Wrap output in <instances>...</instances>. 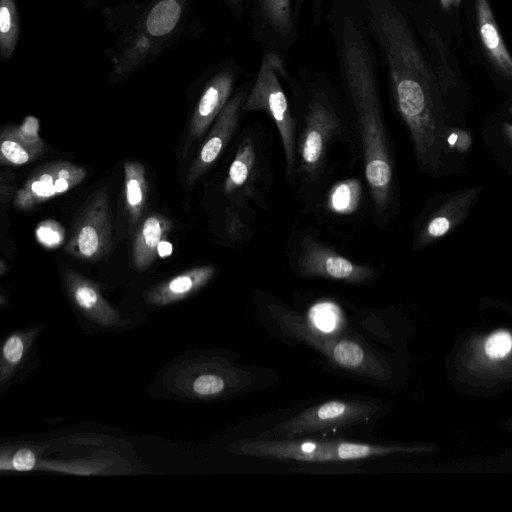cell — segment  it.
<instances>
[{
    "mask_svg": "<svg viewBox=\"0 0 512 512\" xmlns=\"http://www.w3.org/2000/svg\"><path fill=\"white\" fill-rule=\"evenodd\" d=\"M124 174L126 208L131 222L136 223L146 202L145 168L140 162L128 161L124 164Z\"/></svg>",
    "mask_w": 512,
    "mask_h": 512,
    "instance_id": "21",
    "label": "cell"
},
{
    "mask_svg": "<svg viewBox=\"0 0 512 512\" xmlns=\"http://www.w3.org/2000/svg\"><path fill=\"white\" fill-rule=\"evenodd\" d=\"M326 21L342 91L359 133L373 211L381 223L393 199L394 166L380 95L379 59L350 0H332Z\"/></svg>",
    "mask_w": 512,
    "mask_h": 512,
    "instance_id": "1",
    "label": "cell"
},
{
    "mask_svg": "<svg viewBox=\"0 0 512 512\" xmlns=\"http://www.w3.org/2000/svg\"><path fill=\"white\" fill-rule=\"evenodd\" d=\"M307 324L318 332L330 334L340 325L339 308L331 303L315 305L309 312Z\"/></svg>",
    "mask_w": 512,
    "mask_h": 512,
    "instance_id": "25",
    "label": "cell"
},
{
    "mask_svg": "<svg viewBox=\"0 0 512 512\" xmlns=\"http://www.w3.org/2000/svg\"><path fill=\"white\" fill-rule=\"evenodd\" d=\"M85 177V169L74 163H49L34 173L17 192L15 205L21 209H30L73 189Z\"/></svg>",
    "mask_w": 512,
    "mask_h": 512,
    "instance_id": "10",
    "label": "cell"
},
{
    "mask_svg": "<svg viewBox=\"0 0 512 512\" xmlns=\"http://www.w3.org/2000/svg\"><path fill=\"white\" fill-rule=\"evenodd\" d=\"M214 273L215 268L213 266L190 269L153 288L148 293V299L157 305L179 301L205 286Z\"/></svg>",
    "mask_w": 512,
    "mask_h": 512,
    "instance_id": "16",
    "label": "cell"
},
{
    "mask_svg": "<svg viewBox=\"0 0 512 512\" xmlns=\"http://www.w3.org/2000/svg\"><path fill=\"white\" fill-rule=\"evenodd\" d=\"M238 68L235 63L226 64L207 82L191 120L194 137H201L207 131L229 101L239 74Z\"/></svg>",
    "mask_w": 512,
    "mask_h": 512,
    "instance_id": "12",
    "label": "cell"
},
{
    "mask_svg": "<svg viewBox=\"0 0 512 512\" xmlns=\"http://www.w3.org/2000/svg\"><path fill=\"white\" fill-rule=\"evenodd\" d=\"M37 241L46 248H56L63 244L65 230L62 225L52 219L38 224L35 231Z\"/></svg>",
    "mask_w": 512,
    "mask_h": 512,
    "instance_id": "26",
    "label": "cell"
},
{
    "mask_svg": "<svg viewBox=\"0 0 512 512\" xmlns=\"http://www.w3.org/2000/svg\"><path fill=\"white\" fill-rule=\"evenodd\" d=\"M35 465V455L29 449H20L18 450L13 459L12 466L14 469L18 471H28L31 470Z\"/></svg>",
    "mask_w": 512,
    "mask_h": 512,
    "instance_id": "30",
    "label": "cell"
},
{
    "mask_svg": "<svg viewBox=\"0 0 512 512\" xmlns=\"http://www.w3.org/2000/svg\"><path fill=\"white\" fill-rule=\"evenodd\" d=\"M446 142L450 148L466 152L472 145L471 134L459 128H452L446 134Z\"/></svg>",
    "mask_w": 512,
    "mask_h": 512,
    "instance_id": "28",
    "label": "cell"
},
{
    "mask_svg": "<svg viewBox=\"0 0 512 512\" xmlns=\"http://www.w3.org/2000/svg\"><path fill=\"white\" fill-rule=\"evenodd\" d=\"M503 130H504L506 137L512 142V124L504 122Z\"/></svg>",
    "mask_w": 512,
    "mask_h": 512,
    "instance_id": "34",
    "label": "cell"
},
{
    "mask_svg": "<svg viewBox=\"0 0 512 512\" xmlns=\"http://www.w3.org/2000/svg\"><path fill=\"white\" fill-rule=\"evenodd\" d=\"M227 231L229 236L235 240L242 238L244 223L236 214L232 213L227 218Z\"/></svg>",
    "mask_w": 512,
    "mask_h": 512,
    "instance_id": "31",
    "label": "cell"
},
{
    "mask_svg": "<svg viewBox=\"0 0 512 512\" xmlns=\"http://www.w3.org/2000/svg\"><path fill=\"white\" fill-rule=\"evenodd\" d=\"M257 153L251 135L245 137L240 143L235 157L229 167L224 183V191L232 194L244 188L252 182L256 168Z\"/></svg>",
    "mask_w": 512,
    "mask_h": 512,
    "instance_id": "19",
    "label": "cell"
},
{
    "mask_svg": "<svg viewBox=\"0 0 512 512\" xmlns=\"http://www.w3.org/2000/svg\"><path fill=\"white\" fill-rule=\"evenodd\" d=\"M238 454L260 458L302 462H335L334 439L252 438L239 442Z\"/></svg>",
    "mask_w": 512,
    "mask_h": 512,
    "instance_id": "9",
    "label": "cell"
},
{
    "mask_svg": "<svg viewBox=\"0 0 512 512\" xmlns=\"http://www.w3.org/2000/svg\"><path fill=\"white\" fill-rule=\"evenodd\" d=\"M297 268L302 276L349 284H364L375 277V270L372 267L355 263L308 237L302 242Z\"/></svg>",
    "mask_w": 512,
    "mask_h": 512,
    "instance_id": "7",
    "label": "cell"
},
{
    "mask_svg": "<svg viewBox=\"0 0 512 512\" xmlns=\"http://www.w3.org/2000/svg\"><path fill=\"white\" fill-rule=\"evenodd\" d=\"M403 451H407V449L394 445L359 443L342 439L334 440L335 461H353L384 457Z\"/></svg>",
    "mask_w": 512,
    "mask_h": 512,
    "instance_id": "22",
    "label": "cell"
},
{
    "mask_svg": "<svg viewBox=\"0 0 512 512\" xmlns=\"http://www.w3.org/2000/svg\"><path fill=\"white\" fill-rule=\"evenodd\" d=\"M362 187L358 179H346L336 183L327 198L328 209L336 214L354 212L361 199Z\"/></svg>",
    "mask_w": 512,
    "mask_h": 512,
    "instance_id": "23",
    "label": "cell"
},
{
    "mask_svg": "<svg viewBox=\"0 0 512 512\" xmlns=\"http://www.w3.org/2000/svg\"><path fill=\"white\" fill-rule=\"evenodd\" d=\"M512 349V336L506 331L492 334L485 343V352L492 359L505 357Z\"/></svg>",
    "mask_w": 512,
    "mask_h": 512,
    "instance_id": "27",
    "label": "cell"
},
{
    "mask_svg": "<svg viewBox=\"0 0 512 512\" xmlns=\"http://www.w3.org/2000/svg\"><path fill=\"white\" fill-rule=\"evenodd\" d=\"M460 2H461V0H454L453 5H454V6H458V5L460 4Z\"/></svg>",
    "mask_w": 512,
    "mask_h": 512,
    "instance_id": "36",
    "label": "cell"
},
{
    "mask_svg": "<svg viewBox=\"0 0 512 512\" xmlns=\"http://www.w3.org/2000/svg\"><path fill=\"white\" fill-rule=\"evenodd\" d=\"M287 75L285 61L279 52L266 50L243 104V111H261L270 116L281 138L286 174L292 176L297 164V139L296 122L283 87V81Z\"/></svg>",
    "mask_w": 512,
    "mask_h": 512,
    "instance_id": "3",
    "label": "cell"
},
{
    "mask_svg": "<svg viewBox=\"0 0 512 512\" xmlns=\"http://www.w3.org/2000/svg\"><path fill=\"white\" fill-rule=\"evenodd\" d=\"M477 29L481 42L494 65L512 79V57L498 29L487 0H475Z\"/></svg>",
    "mask_w": 512,
    "mask_h": 512,
    "instance_id": "15",
    "label": "cell"
},
{
    "mask_svg": "<svg viewBox=\"0 0 512 512\" xmlns=\"http://www.w3.org/2000/svg\"><path fill=\"white\" fill-rule=\"evenodd\" d=\"M379 406L371 401L332 399L311 406L270 430V435H296L349 427L371 418Z\"/></svg>",
    "mask_w": 512,
    "mask_h": 512,
    "instance_id": "5",
    "label": "cell"
},
{
    "mask_svg": "<svg viewBox=\"0 0 512 512\" xmlns=\"http://www.w3.org/2000/svg\"><path fill=\"white\" fill-rule=\"evenodd\" d=\"M158 256L167 257L172 253V245L166 240H162L157 247Z\"/></svg>",
    "mask_w": 512,
    "mask_h": 512,
    "instance_id": "32",
    "label": "cell"
},
{
    "mask_svg": "<svg viewBox=\"0 0 512 512\" xmlns=\"http://www.w3.org/2000/svg\"><path fill=\"white\" fill-rule=\"evenodd\" d=\"M302 1L254 0L251 12L253 32L268 50L289 49L298 40Z\"/></svg>",
    "mask_w": 512,
    "mask_h": 512,
    "instance_id": "6",
    "label": "cell"
},
{
    "mask_svg": "<svg viewBox=\"0 0 512 512\" xmlns=\"http://www.w3.org/2000/svg\"><path fill=\"white\" fill-rule=\"evenodd\" d=\"M19 35V18L14 0H0V54L9 60Z\"/></svg>",
    "mask_w": 512,
    "mask_h": 512,
    "instance_id": "24",
    "label": "cell"
},
{
    "mask_svg": "<svg viewBox=\"0 0 512 512\" xmlns=\"http://www.w3.org/2000/svg\"><path fill=\"white\" fill-rule=\"evenodd\" d=\"M439 1H440L442 8H444V9H449L454 3V0H439Z\"/></svg>",
    "mask_w": 512,
    "mask_h": 512,
    "instance_id": "35",
    "label": "cell"
},
{
    "mask_svg": "<svg viewBox=\"0 0 512 512\" xmlns=\"http://www.w3.org/2000/svg\"><path fill=\"white\" fill-rule=\"evenodd\" d=\"M248 90L244 87L234 94L214 121L208 137L202 146L198 157L193 162L187 180L195 181L201 176L219 157L231 139L243 111V104Z\"/></svg>",
    "mask_w": 512,
    "mask_h": 512,
    "instance_id": "11",
    "label": "cell"
},
{
    "mask_svg": "<svg viewBox=\"0 0 512 512\" xmlns=\"http://www.w3.org/2000/svg\"><path fill=\"white\" fill-rule=\"evenodd\" d=\"M304 104L303 127L296 143L299 171L308 180L323 171L329 145L341 132L342 120L336 97L327 79L312 78L305 89L294 80Z\"/></svg>",
    "mask_w": 512,
    "mask_h": 512,
    "instance_id": "2",
    "label": "cell"
},
{
    "mask_svg": "<svg viewBox=\"0 0 512 512\" xmlns=\"http://www.w3.org/2000/svg\"><path fill=\"white\" fill-rule=\"evenodd\" d=\"M39 130V120L34 116H27L19 126L3 130L1 163L23 165L38 158L45 149Z\"/></svg>",
    "mask_w": 512,
    "mask_h": 512,
    "instance_id": "13",
    "label": "cell"
},
{
    "mask_svg": "<svg viewBox=\"0 0 512 512\" xmlns=\"http://www.w3.org/2000/svg\"><path fill=\"white\" fill-rule=\"evenodd\" d=\"M186 0H155L146 13L144 26L152 37L170 34L179 23Z\"/></svg>",
    "mask_w": 512,
    "mask_h": 512,
    "instance_id": "20",
    "label": "cell"
},
{
    "mask_svg": "<svg viewBox=\"0 0 512 512\" xmlns=\"http://www.w3.org/2000/svg\"><path fill=\"white\" fill-rule=\"evenodd\" d=\"M171 228V221L167 218L159 215L146 218L137 231L133 244V264L137 269L144 270L156 260L158 244L164 240Z\"/></svg>",
    "mask_w": 512,
    "mask_h": 512,
    "instance_id": "17",
    "label": "cell"
},
{
    "mask_svg": "<svg viewBox=\"0 0 512 512\" xmlns=\"http://www.w3.org/2000/svg\"><path fill=\"white\" fill-rule=\"evenodd\" d=\"M23 341L17 336H11L3 346V356L11 364L18 363L23 356Z\"/></svg>",
    "mask_w": 512,
    "mask_h": 512,
    "instance_id": "29",
    "label": "cell"
},
{
    "mask_svg": "<svg viewBox=\"0 0 512 512\" xmlns=\"http://www.w3.org/2000/svg\"><path fill=\"white\" fill-rule=\"evenodd\" d=\"M66 284L75 303L90 317L103 323L115 321L116 314L91 281L74 271L66 273Z\"/></svg>",
    "mask_w": 512,
    "mask_h": 512,
    "instance_id": "18",
    "label": "cell"
},
{
    "mask_svg": "<svg viewBox=\"0 0 512 512\" xmlns=\"http://www.w3.org/2000/svg\"><path fill=\"white\" fill-rule=\"evenodd\" d=\"M480 190L478 187L468 189L449 199L426 223L419 243L426 245L449 233L464 219Z\"/></svg>",
    "mask_w": 512,
    "mask_h": 512,
    "instance_id": "14",
    "label": "cell"
},
{
    "mask_svg": "<svg viewBox=\"0 0 512 512\" xmlns=\"http://www.w3.org/2000/svg\"><path fill=\"white\" fill-rule=\"evenodd\" d=\"M111 220L106 190L97 191L83 209L66 245V252L80 259L96 260L107 250Z\"/></svg>",
    "mask_w": 512,
    "mask_h": 512,
    "instance_id": "8",
    "label": "cell"
},
{
    "mask_svg": "<svg viewBox=\"0 0 512 512\" xmlns=\"http://www.w3.org/2000/svg\"><path fill=\"white\" fill-rule=\"evenodd\" d=\"M247 0H227L230 8L237 17H240Z\"/></svg>",
    "mask_w": 512,
    "mask_h": 512,
    "instance_id": "33",
    "label": "cell"
},
{
    "mask_svg": "<svg viewBox=\"0 0 512 512\" xmlns=\"http://www.w3.org/2000/svg\"><path fill=\"white\" fill-rule=\"evenodd\" d=\"M280 321L287 331L315 347L339 368L378 380L387 378L384 361L360 342L318 332L291 313H283Z\"/></svg>",
    "mask_w": 512,
    "mask_h": 512,
    "instance_id": "4",
    "label": "cell"
}]
</instances>
